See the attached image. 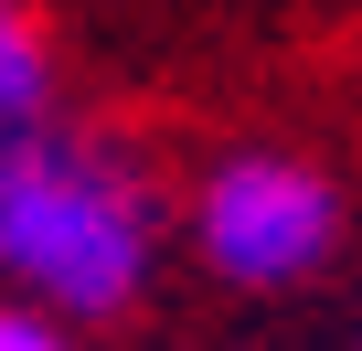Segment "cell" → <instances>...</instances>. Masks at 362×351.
Here are the masks:
<instances>
[{
	"mask_svg": "<svg viewBox=\"0 0 362 351\" xmlns=\"http://www.w3.org/2000/svg\"><path fill=\"white\" fill-rule=\"evenodd\" d=\"M160 224L128 170L43 117L0 128V277L54 319H117L149 287Z\"/></svg>",
	"mask_w": 362,
	"mask_h": 351,
	"instance_id": "cell-1",
	"label": "cell"
},
{
	"mask_svg": "<svg viewBox=\"0 0 362 351\" xmlns=\"http://www.w3.org/2000/svg\"><path fill=\"white\" fill-rule=\"evenodd\" d=\"M192 245L214 277L235 287H298L330 266L341 245V192L320 182L309 160H277V149H245L224 160L214 182L192 192Z\"/></svg>",
	"mask_w": 362,
	"mask_h": 351,
	"instance_id": "cell-2",
	"label": "cell"
},
{
	"mask_svg": "<svg viewBox=\"0 0 362 351\" xmlns=\"http://www.w3.org/2000/svg\"><path fill=\"white\" fill-rule=\"evenodd\" d=\"M43 107H54V54H43V32H33L22 0H0V128H22Z\"/></svg>",
	"mask_w": 362,
	"mask_h": 351,
	"instance_id": "cell-3",
	"label": "cell"
},
{
	"mask_svg": "<svg viewBox=\"0 0 362 351\" xmlns=\"http://www.w3.org/2000/svg\"><path fill=\"white\" fill-rule=\"evenodd\" d=\"M0 351H75L54 309H0Z\"/></svg>",
	"mask_w": 362,
	"mask_h": 351,
	"instance_id": "cell-4",
	"label": "cell"
}]
</instances>
